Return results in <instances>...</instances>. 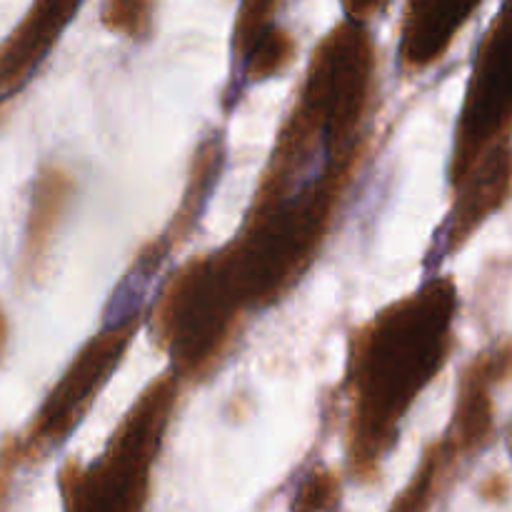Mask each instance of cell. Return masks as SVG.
Returning a JSON list of instances; mask_svg holds the SVG:
<instances>
[{"label":"cell","mask_w":512,"mask_h":512,"mask_svg":"<svg viewBox=\"0 0 512 512\" xmlns=\"http://www.w3.org/2000/svg\"><path fill=\"white\" fill-rule=\"evenodd\" d=\"M378 140V110L328 78H305L275 130L238 230L165 275L148 325L183 385L213 378L253 315L283 303L330 243Z\"/></svg>","instance_id":"1"},{"label":"cell","mask_w":512,"mask_h":512,"mask_svg":"<svg viewBox=\"0 0 512 512\" xmlns=\"http://www.w3.org/2000/svg\"><path fill=\"white\" fill-rule=\"evenodd\" d=\"M458 310L453 275H433L350 330L343 453L358 485L380 483L410 413L453 358Z\"/></svg>","instance_id":"2"},{"label":"cell","mask_w":512,"mask_h":512,"mask_svg":"<svg viewBox=\"0 0 512 512\" xmlns=\"http://www.w3.org/2000/svg\"><path fill=\"white\" fill-rule=\"evenodd\" d=\"M183 388L165 368L120 415L95 458L65 460L58 473L60 512H150Z\"/></svg>","instance_id":"3"},{"label":"cell","mask_w":512,"mask_h":512,"mask_svg":"<svg viewBox=\"0 0 512 512\" xmlns=\"http://www.w3.org/2000/svg\"><path fill=\"white\" fill-rule=\"evenodd\" d=\"M148 323L145 308H130L90 335L53 388L45 393L30 423L13 435L20 468L38 465L63 448L83 425L93 405L118 373L135 338Z\"/></svg>","instance_id":"4"},{"label":"cell","mask_w":512,"mask_h":512,"mask_svg":"<svg viewBox=\"0 0 512 512\" xmlns=\"http://www.w3.org/2000/svg\"><path fill=\"white\" fill-rule=\"evenodd\" d=\"M512 135V3L498 10L478 45L455 125L450 185L490 148Z\"/></svg>","instance_id":"5"},{"label":"cell","mask_w":512,"mask_h":512,"mask_svg":"<svg viewBox=\"0 0 512 512\" xmlns=\"http://www.w3.org/2000/svg\"><path fill=\"white\" fill-rule=\"evenodd\" d=\"M225 165V138L223 133L213 130L205 135L195 148L193 160H190L188 178H185L183 198H180L178 208H175L173 218L168 220L163 230L155 235L150 243H145L138 250L130 268L128 278H138V283H145L150 275L158 273L185 243L190 235L195 233L200 215H203L208 198L213 195L215 185H218L220 175H223Z\"/></svg>","instance_id":"6"},{"label":"cell","mask_w":512,"mask_h":512,"mask_svg":"<svg viewBox=\"0 0 512 512\" xmlns=\"http://www.w3.org/2000/svg\"><path fill=\"white\" fill-rule=\"evenodd\" d=\"M78 13L80 3L40 0L30 5L18 25L0 40V120L43 68Z\"/></svg>","instance_id":"7"},{"label":"cell","mask_w":512,"mask_h":512,"mask_svg":"<svg viewBox=\"0 0 512 512\" xmlns=\"http://www.w3.org/2000/svg\"><path fill=\"white\" fill-rule=\"evenodd\" d=\"M448 223L443 233V255L458 253L498 213L512 195V143H500L480 155L453 185Z\"/></svg>","instance_id":"8"},{"label":"cell","mask_w":512,"mask_h":512,"mask_svg":"<svg viewBox=\"0 0 512 512\" xmlns=\"http://www.w3.org/2000/svg\"><path fill=\"white\" fill-rule=\"evenodd\" d=\"M280 3H240L233 23V60L243 83H265L288 73L298 38L280 23Z\"/></svg>","instance_id":"9"},{"label":"cell","mask_w":512,"mask_h":512,"mask_svg":"<svg viewBox=\"0 0 512 512\" xmlns=\"http://www.w3.org/2000/svg\"><path fill=\"white\" fill-rule=\"evenodd\" d=\"M480 3H423L415 0L403 8L398 25V68L405 78H415L438 65L453 48Z\"/></svg>","instance_id":"10"},{"label":"cell","mask_w":512,"mask_h":512,"mask_svg":"<svg viewBox=\"0 0 512 512\" xmlns=\"http://www.w3.org/2000/svg\"><path fill=\"white\" fill-rule=\"evenodd\" d=\"M78 190L75 175L63 163L40 165L30 193L28 218H25L23 245H20V273L35 280L48 265L63 220Z\"/></svg>","instance_id":"11"},{"label":"cell","mask_w":512,"mask_h":512,"mask_svg":"<svg viewBox=\"0 0 512 512\" xmlns=\"http://www.w3.org/2000/svg\"><path fill=\"white\" fill-rule=\"evenodd\" d=\"M498 385L490 380L478 358L470 360L458 380L453 420H450L445 438L450 440L463 460L473 458L488 448L495 435V400L493 390Z\"/></svg>","instance_id":"12"},{"label":"cell","mask_w":512,"mask_h":512,"mask_svg":"<svg viewBox=\"0 0 512 512\" xmlns=\"http://www.w3.org/2000/svg\"><path fill=\"white\" fill-rule=\"evenodd\" d=\"M463 463L465 460L445 435L430 440L420 455L418 468L413 470L405 488L395 495L388 512H433Z\"/></svg>","instance_id":"13"},{"label":"cell","mask_w":512,"mask_h":512,"mask_svg":"<svg viewBox=\"0 0 512 512\" xmlns=\"http://www.w3.org/2000/svg\"><path fill=\"white\" fill-rule=\"evenodd\" d=\"M155 10L158 5L148 0H110L100 5V23L120 38L145 40L153 33Z\"/></svg>","instance_id":"14"},{"label":"cell","mask_w":512,"mask_h":512,"mask_svg":"<svg viewBox=\"0 0 512 512\" xmlns=\"http://www.w3.org/2000/svg\"><path fill=\"white\" fill-rule=\"evenodd\" d=\"M340 498H343L340 475L333 468L318 465L295 490L290 512H335L340 510Z\"/></svg>","instance_id":"15"},{"label":"cell","mask_w":512,"mask_h":512,"mask_svg":"<svg viewBox=\"0 0 512 512\" xmlns=\"http://www.w3.org/2000/svg\"><path fill=\"white\" fill-rule=\"evenodd\" d=\"M20 470V460L18 453H15V443L13 435L0 443V512L5 510V503L10 498V490H13L15 483V473Z\"/></svg>","instance_id":"16"},{"label":"cell","mask_w":512,"mask_h":512,"mask_svg":"<svg viewBox=\"0 0 512 512\" xmlns=\"http://www.w3.org/2000/svg\"><path fill=\"white\" fill-rule=\"evenodd\" d=\"M510 493V483L505 475H493V478L485 480L483 485V495L485 500H490V503H498V500H505Z\"/></svg>","instance_id":"17"},{"label":"cell","mask_w":512,"mask_h":512,"mask_svg":"<svg viewBox=\"0 0 512 512\" xmlns=\"http://www.w3.org/2000/svg\"><path fill=\"white\" fill-rule=\"evenodd\" d=\"M5 345H8V318H5L3 308H0V358L5 353Z\"/></svg>","instance_id":"18"},{"label":"cell","mask_w":512,"mask_h":512,"mask_svg":"<svg viewBox=\"0 0 512 512\" xmlns=\"http://www.w3.org/2000/svg\"><path fill=\"white\" fill-rule=\"evenodd\" d=\"M508 445H510V455H512V425H510V430H508Z\"/></svg>","instance_id":"19"},{"label":"cell","mask_w":512,"mask_h":512,"mask_svg":"<svg viewBox=\"0 0 512 512\" xmlns=\"http://www.w3.org/2000/svg\"><path fill=\"white\" fill-rule=\"evenodd\" d=\"M335 512H340V510H335Z\"/></svg>","instance_id":"20"}]
</instances>
